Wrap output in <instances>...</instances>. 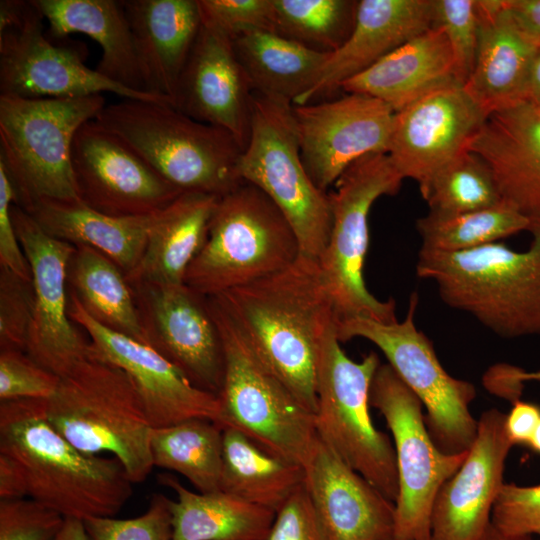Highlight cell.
Wrapping results in <instances>:
<instances>
[{
    "instance_id": "obj_26",
    "label": "cell",
    "mask_w": 540,
    "mask_h": 540,
    "mask_svg": "<svg viewBox=\"0 0 540 540\" xmlns=\"http://www.w3.org/2000/svg\"><path fill=\"white\" fill-rule=\"evenodd\" d=\"M476 5L478 48L463 87L487 117L524 101L538 45L518 26L504 0H476Z\"/></svg>"
},
{
    "instance_id": "obj_24",
    "label": "cell",
    "mask_w": 540,
    "mask_h": 540,
    "mask_svg": "<svg viewBox=\"0 0 540 540\" xmlns=\"http://www.w3.org/2000/svg\"><path fill=\"white\" fill-rule=\"evenodd\" d=\"M432 0H360L347 40L325 63L315 84L293 105L331 96L409 40L433 27Z\"/></svg>"
},
{
    "instance_id": "obj_23",
    "label": "cell",
    "mask_w": 540,
    "mask_h": 540,
    "mask_svg": "<svg viewBox=\"0 0 540 540\" xmlns=\"http://www.w3.org/2000/svg\"><path fill=\"white\" fill-rule=\"evenodd\" d=\"M303 469L304 487L328 540L395 538V503L319 437Z\"/></svg>"
},
{
    "instance_id": "obj_17",
    "label": "cell",
    "mask_w": 540,
    "mask_h": 540,
    "mask_svg": "<svg viewBox=\"0 0 540 540\" xmlns=\"http://www.w3.org/2000/svg\"><path fill=\"white\" fill-rule=\"evenodd\" d=\"M71 159L82 203L107 215L152 214L183 193L95 119L77 131Z\"/></svg>"
},
{
    "instance_id": "obj_14",
    "label": "cell",
    "mask_w": 540,
    "mask_h": 540,
    "mask_svg": "<svg viewBox=\"0 0 540 540\" xmlns=\"http://www.w3.org/2000/svg\"><path fill=\"white\" fill-rule=\"evenodd\" d=\"M370 405L392 434L399 494L395 538L430 540V518L441 486L462 465L466 453L448 455L432 440L422 403L388 363H381L370 388Z\"/></svg>"
},
{
    "instance_id": "obj_2",
    "label": "cell",
    "mask_w": 540,
    "mask_h": 540,
    "mask_svg": "<svg viewBox=\"0 0 540 540\" xmlns=\"http://www.w3.org/2000/svg\"><path fill=\"white\" fill-rule=\"evenodd\" d=\"M0 453L20 466L28 497L64 518L113 517L133 493L115 457L85 454L54 428L45 399L1 401Z\"/></svg>"
},
{
    "instance_id": "obj_55",
    "label": "cell",
    "mask_w": 540,
    "mask_h": 540,
    "mask_svg": "<svg viewBox=\"0 0 540 540\" xmlns=\"http://www.w3.org/2000/svg\"><path fill=\"white\" fill-rule=\"evenodd\" d=\"M481 540H540L533 536H511L498 531L492 523Z\"/></svg>"
},
{
    "instance_id": "obj_28",
    "label": "cell",
    "mask_w": 540,
    "mask_h": 540,
    "mask_svg": "<svg viewBox=\"0 0 540 540\" xmlns=\"http://www.w3.org/2000/svg\"><path fill=\"white\" fill-rule=\"evenodd\" d=\"M453 85L461 84L449 43L443 30L433 26L346 81L341 90L372 96L398 112Z\"/></svg>"
},
{
    "instance_id": "obj_42",
    "label": "cell",
    "mask_w": 540,
    "mask_h": 540,
    "mask_svg": "<svg viewBox=\"0 0 540 540\" xmlns=\"http://www.w3.org/2000/svg\"><path fill=\"white\" fill-rule=\"evenodd\" d=\"M1 268V267H0ZM34 310L32 280L0 269V347L25 351Z\"/></svg>"
},
{
    "instance_id": "obj_32",
    "label": "cell",
    "mask_w": 540,
    "mask_h": 540,
    "mask_svg": "<svg viewBox=\"0 0 540 540\" xmlns=\"http://www.w3.org/2000/svg\"><path fill=\"white\" fill-rule=\"evenodd\" d=\"M159 481L172 489L171 540H264L275 512L218 490L194 492L169 474Z\"/></svg>"
},
{
    "instance_id": "obj_44",
    "label": "cell",
    "mask_w": 540,
    "mask_h": 540,
    "mask_svg": "<svg viewBox=\"0 0 540 540\" xmlns=\"http://www.w3.org/2000/svg\"><path fill=\"white\" fill-rule=\"evenodd\" d=\"M202 23L230 39L250 30L274 29L272 0H198Z\"/></svg>"
},
{
    "instance_id": "obj_1",
    "label": "cell",
    "mask_w": 540,
    "mask_h": 540,
    "mask_svg": "<svg viewBox=\"0 0 540 540\" xmlns=\"http://www.w3.org/2000/svg\"><path fill=\"white\" fill-rule=\"evenodd\" d=\"M262 363L313 414L321 339L336 321L317 260L288 267L210 297Z\"/></svg>"
},
{
    "instance_id": "obj_54",
    "label": "cell",
    "mask_w": 540,
    "mask_h": 540,
    "mask_svg": "<svg viewBox=\"0 0 540 540\" xmlns=\"http://www.w3.org/2000/svg\"><path fill=\"white\" fill-rule=\"evenodd\" d=\"M508 376L513 383L520 386H523V383L528 381H534L540 384V369L537 371H525L519 367L510 365Z\"/></svg>"
},
{
    "instance_id": "obj_29",
    "label": "cell",
    "mask_w": 540,
    "mask_h": 540,
    "mask_svg": "<svg viewBox=\"0 0 540 540\" xmlns=\"http://www.w3.org/2000/svg\"><path fill=\"white\" fill-rule=\"evenodd\" d=\"M56 38L73 33L98 43L102 56L95 70L130 90L147 92L133 35L121 1L33 0ZM149 93V92H148Z\"/></svg>"
},
{
    "instance_id": "obj_52",
    "label": "cell",
    "mask_w": 540,
    "mask_h": 540,
    "mask_svg": "<svg viewBox=\"0 0 540 540\" xmlns=\"http://www.w3.org/2000/svg\"><path fill=\"white\" fill-rule=\"evenodd\" d=\"M523 102L540 108V46L530 66Z\"/></svg>"
},
{
    "instance_id": "obj_6",
    "label": "cell",
    "mask_w": 540,
    "mask_h": 540,
    "mask_svg": "<svg viewBox=\"0 0 540 540\" xmlns=\"http://www.w3.org/2000/svg\"><path fill=\"white\" fill-rule=\"evenodd\" d=\"M106 106L102 94L24 98L0 94V164L29 210L42 200L82 202L72 168L79 128Z\"/></svg>"
},
{
    "instance_id": "obj_37",
    "label": "cell",
    "mask_w": 540,
    "mask_h": 540,
    "mask_svg": "<svg viewBox=\"0 0 540 540\" xmlns=\"http://www.w3.org/2000/svg\"><path fill=\"white\" fill-rule=\"evenodd\" d=\"M532 225L527 217L503 202L457 215L428 212L416 222L422 241L421 248L446 253L467 251L499 242L519 232L529 231Z\"/></svg>"
},
{
    "instance_id": "obj_10",
    "label": "cell",
    "mask_w": 540,
    "mask_h": 540,
    "mask_svg": "<svg viewBox=\"0 0 540 540\" xmlns=\"http://www.w3.org/2000/svg\"><path fill=\"white\" fill-rule=\"evenodd\" d=\"M403 180L387 153H372L352 163L329 193L331 233L318 264L336 322L356 318L384 324L397 321L395 301L373 296L366 287L363 269L370 209L381 196L397 194Z\"/></svg>"
},
{
    "instance_id": "obj_30",
    "label": "cell",
    "mask_w": 540,
    "mask_h": 540,
    "mask_svg": "<svg viewBox=\"0 0 540 540\" xmlns=\"http://www.w3.org/2000/svg\"><path fill=\"white\" fill-rule=\"evenodd\" d=\"M162 210L139 216H112L82 202L42 200L26 212L49 235L74 246L98 250L126 276L140 262L149 231Z\"/></svg>"
},
{
    "instance_id": "obj_46",
    "label": "cell",
    "mask_w": 540,
    "mask_h": 540,
    "mask_svg": "<svg viewBox=\"0 0 540 540\" xmlns=\"http://www.w3.org/2000/svg\"><path fill=\"white\" fill-rule=\"evenodd\" d=\"M64 519L31 498L0 500V540H53Z\"/></svg>"
},
{
    "instance_id": "obj_45",
    "label": "cell",
    "mask_w": 540,
    "mask_h": 540,
    "mask_svg": "<svg viewBox=\"0 0 540 540\" xmlns=\"http://www.w3.org/2000/svg\"><path fill=\"white\" fill-rule=\"evenodd\" d=\"M491 523L506 535L540 539V484L504 483L492 509Z\"/></svg>"
},
{
    "instance_id": "obj_34",
    "label": "cell",
    "mask_w": 540,
    "mask_h": 540,
    "mask_svg": "<svg viewBox=\"0 0 540 540\" xmlns=\"http://www.w3.org/2000/svg\"><path fill=\"white\" fill-rule=\"evenodd\" d=\"M222 429L219 490L276 513L303 485V467L269 453L235 428Z\"/></svg>"
},
{
    "instance_id": "obj_43",
    "label": "cell",
    "mask_w": 540,
    "mask_h": 540,
    "mask_svg": "<svg viewBox=\"0 0 540 540\" xmlns=\"http://www.w3.org/2000/svg\"><path fill=\"white\" fill-rule=\"evenodd\" d=\"M60 380L25 351H0V401L49 399L56 393Z\"/></svg>"
},
{
    "instance_id": "obj_25",
    "label": "cell",
    "mask_w": 540,
    "mask_h": 540,
    "mask_svg": "<svg viewBox=\"0 0 540 540\" xmlns=\"http://www.w3.org/2000/svg\"><path fill=\"white\" fill-rule=\"evenodd\" d=\"M466 149L489 166L502 202L540 224V108L521 102L491 113Z\"/></svg>"
},
{
    "instance_id": "obj_27",
    "label": "cell",
    "mask_w": 540,
    "mask_h": 540,
    "mask_svg": "<svg viewBox=\"0 0 540 540\" xmlns=\"http://www.w3.org/2000/svg\"><path fill=\"white\" fill-rule=\"evenodd\" d=\"M146 91L171 100L202 26L198 0H124Z\"/></svg>"
},
{
    "instance_id": "obj_50",
    "label": "cell",
    "mask_w": 540,
    "mask_h": 540,
    "mask_svg": "<svg viewBox=\"0 0 540 540\" xmlns=\"http://www.w3.org/2000/svg\"><path fill=\"white\" fill-rule=\"evenodd\" d=\"M523 32L540 46V0H504Z\"/></svg>"
},
{
    "instance_id": "obj_13",
    "label": "cell",
    "mask_w": 540,
    "mask_h": 540,
    "mask_svg": "<svg viewBox=\"0 0 540 540\" xmlns=\"http://www.w3.org/2000/svg\"><path fill=\"white\" fill-rule=\"evenodd\" d=\"M43 20L33 0L0 2V94L77 98L108 92L172 105L167 97L130 90L89 68L77 48L45 36Z\"/></svg>"
},
{
    "instance_id": "obj_4",
    "label": "cell",
    "mask_w": 540,
    "mask_h": 540,
    "mask_svg": "<svg viewBox=\"0 0 540 540\" xmlns=\"http://www.w3.org/2000/svg\"><path fill=\"white\" fill-rule=\"evenodd\" d=\"M95 120L182 192L221 197L244 182L237 140L171 104L122 99L106 105Z\"/></svg>"
},
{
    "instance_id": "obj_15",
    "label": "cell",
    "mask_w": 540,
    "mask_h": 540,
    "mask_svg": "<svg viewBox=\"0 0 540 540\" xmlns=\"http://www.w3.org/2000/svg\"><path fill=\"white\" fill-rule=\"evenodd\" d=\"M12 218L29 263L34 310L25 352L39 365L59 376L68 375L90 353L69 317L68 266L75 246L47 232L14 203Z\"/></svg>"
},
{
    "instance_id": "obj_11",
    "label": "cell",
    "mask_w": 540,
    "mask_h": 540,
    "mask_svg": "<svg viewBox=\"0 0 540 540\" xmlns=\"http://www.w3.org/2000/svg\"><path fill=\"white\" fill-rule=\"evenodd\" d=\"M292 105L253 92L250 137L238 172L280 209L297 236L301 255L318 261L331 233L330 198L302 163Z\"/></svg>"
},
{
    "instance_id": "obj_3",
    "label": "cell",
    "mask_w": 540,
    "mask_h": 540,
    "mask_svg": "<svg viewBox=\"0 0 540 540\" xmlns=\"http://www.w3.org/2000/svg\"><path fill=\"white\" fill-rule=\"evenodd\" d=\"M528 249L501 242L461 252L420 248L419 278L432 281L445 304L503 338L540 335V224Z\"/></svg>"
},
{
    "instance_id": "obj_53",
    "label": "cell",
    "mask_w": 540,
    "mask_h": 540,
    "mask_svg": "<svg viewBox=\"0 0 540 540\" xmlns=\"http://www.w3.org/2000/svg\"><path fill=\"white\" fill-rule=\"evenodd\" d=\"M53 540H88L83 520L66 517Z\"/></svg>"
},
{
    "instance_id": "obj_51",
    "label": "cell",
    "mask_w": 540,
    "mask_h": 540,
    "mask_svg": "<svg viewBox=\"0 0 540 540\" xmlns=\"http://www.w3.org/2000/svg\"><path fill=\"white\" fill-rule=\"evenodd\" d=\"M28 496L27 484L18 463L0 453V500L22 499Z\"/></svg>"
},
{
    "instance_id": "obj_8",
    "label": "cell",
    "mask_w": 540,
    "mask_h": 540,
    "mask_svg": "<svg viewBox=\"0 0 540 540\" xmlns=\"http://www.w3.org/2000/svg\"><path fill=\"white\" fill-rule=\"evenodd\" d=\"M207 302L224 354L217 424L304 467L318 440L314 414L262 363L215 300L208 297Z\"/></svg>"
},
{
    "instance_id": "obj_38",
    "label": "cell",
    "mask_w": 540,
    "mask_h": 540,
    "mask_svg": "<svg viewBox=\"0 0 540 540\" xmlns=\"http://www.w3.org/2000/svg\"><path fill=\"white\" fill-rule=\"evenodd\" d=\"M275 32L320 52L332 53L349 37L358 1L272 0Z\"/></svg>"
},
{
    "instance_id": "obj_18",
    "label": "cell",
    "mask_w": 540,
    "mask_h": 540,
    "mask_svg": "<svg viewBox=\"0 0 540 540\" xmlns=\"http://www.w3.org/2000/svg\"><path fill=\"white\" fill-rule=\"evenodd\" d=\"M148 343L198 388L218 395L224 354L207 298L186 284H130Z\"/></svg>"
},
{
    "instance_id": "obj_41",
    "label": "cell",
    "mask_w": 540,
    "mask_h": 540,
    "mask_svg": "<svg viewBox=\"0 0 540 540\" xmlns=\"http://www.w3.org/2000/svg\"><path fill=\"white\" fill-rule=\"evenodd\" d=\"M170 500L153 494L146 511L133 518L88 517L83 520L88 540H171Z\"/></svg>"
},
{
    "instance_id": "obj_47",
    "label": "cell",
    "mask_w": 540,
    "mask_h": 540,
    "mask_svg": "<svg viewBox=\"0 0 540 540\" xmlns=\"http://www.w3.org/2000/svg\"><path fill=\"white\" fill-rule=\"evenodd\" d=\"M264 540H328L304 484L275 513Z\"/></svg>"
},
{
    "instance_id": "obj_21",
    "label": "cell",
    "mask_w": 540,
    "mask_h": 540,
    "mask_svg": "<svg viewBox=\"0 0 540 540\" xmlns=\"http://www.w3.org/2000/svg\"><path fill=\"white\" fill-rule=\"evenodd\" d=\"M506 414L492 408L479 420L477 435L457 470L439 489L430 518V540H481L491 524L504 484L505 462L513 443Z\"/></svg>"
},
{
    "instance_id": "obj_22",
    "label": "cell",
    "mask_w": 540,
    "mask_h": 540,
    "mask_svg": "<svg viewBox=\"0 0 540 540\" xmlns=\"http://www.w3.org/2000/svg\"><path fill=\"white\" fill-rule=\"evenodd\" d=\"M253 89L232 39L202 23L179 78L173 106L229 132L244 150L251 130Z\"/></svg>"
},
{
    "instance_id": "obj_33",
    "label": "cell",
    "mask_w": 540,
    "mask_h": 540,
    "mask_svg": "<svg viewBox=\"0 0 540 540\" xmlns=\"http://www.w3.org/2000/svg\"><path fill=\"white\" fill-rule=\"evenodd\" d=\"M232 44L253 92L292 104L315 84L331 54L268 30L244 32Z\"/></svg>"
},
{
    "instance_id": "obj_31",
    "label": "cell",
    "mask_w": 540,
    "mask_h": 540,
    "mask_svg": "<svg viewBox=\"0 0 540 540\" xmlns=\"http://www.w3.org/2000/svg\"><path fill=\"white\" fill-rule=\"evenodd\" d=\"M220 197L183 192L151 227L143 256L126 275L129 284H184L187 269L202 248Z\"/></svg>"
},
{
    "instance_id": "obj_5",
    "label": "cell",
    "mask_w": 540,
    "mask_h": 540,
    "mask_svg": "<svg viewBox=\"0 0 540 540\" xmlns=\"http://www.w3.org/2000/svg\"><path fill=\"white\" fill-rule=\"evenodd\" d=\"M54 428L88 455L112 454L132 483L146 480L154 465L150 438L154 428L129 376L90 355L61 378L45 399Z\"/></svg>"
},
{
    "instance_id": "obj_16",
    "label": "cell",
    "mask_w": 540,
    "mask_h": 540,
    "mask_svg": "<svg viewBox=\"0 0 540 540\" xmlns=\"http://www.w3.org/2000/svg\"><path fill=\"white\" fill-rule=\"evenodd\" d=\"M302 163L322 191L334 185L356 160L388 153L395 111L361 93L292 105Z\"/></svg>"
},
{
    "instance_id": "obj_19",
    "label": "cell",
    "mask_w": 540,
    "mask_h": 540,
    "mask_svg": "<svg viewBox=\"0 0 540 540\" xmlns=\"http://www.w3.org/2000/svg\"><path fill=\"white\" fill-rule=\"evenodd\" d=\"M68 312L90 338V355L121 368L129 376L153 427L191 418L218 422L217 395L195 386L156 349L94 320L71 291Z\"/></svg>"
},
{
    "instance_id": "obj_9",
    "label": "cell",
    "mask_w": 540,
    "mask_h": 540,
    "mask_svg": "<svg viewBox=\"0 0 540 540\" xmlns=\"http://www.w3.org/2000/svg\"><path fill=\"white\" fill-rule=\"evenodd\" d=\"M380 359L375 352L349 358L336 334V321L320 344L314 413L317 435L348 466L395 503L399 494L393 442L370 416V388Z\"/></svg>"
},
{
    "instance_id": "obj_56",
    "label": "cell",
    "mask_w": 540,
    "mask_h": 540,
    "mask_svg": "<svg viewBox=\"0 0 540 540\" xmlns=\"http://www.w3.org/2000/svg\"><path fill=\"white\" fill-rule=\"evenodd\" d=\"M534 452L540 454V420L527 444Z\"/></svg>"
},
{
    "instance_id": "obj_20",
    "label": "cell",
    "mask_w": 540,
    "mask_h": 540,
    "mask_svg": "<svg viewBox=\"0 0 540 540\" xmlns=\"http://www.w3.org/2000/svg\"><path fill=\"white\" fill-rule=\"evenodd\" d=\"M486 115L463 86L434 91L395 112L388 155L420 193L479 131Z\"/></svg>"
},
{
    "instance_id": "obj_36",
    "label": "cell",
    "mask_w": 540,
    "mask_h": 540,
    "mask_svg": "<svg viewBox=\"0 0 540 540\" xmlns=\"http://www.w3.org/2000/svg\"><path fill=\"white\" fill-rule=\"evenodd\" d=\"M154 467L177 472L201 493L219 490L223 429L204 418L154 427L150 438Z\"/></svg>"
},
{
    "instance_id": "obj_39",
    "label": "cell",
    "mask_w": 540,
    "mask_h": 540,
    "mask_svg": "<svg viewBox=\"0 0 540 540\" xmlns=\"http://www.w3.org/2000/svg\"><path fill=\"white\" fill-rule=\"evenodd\" d=\"M421 196L430 213L445 216L502 203L491 169L481 157L467 149L434 175Z\"/></svg>"
},
{
    "instance_id": "obj_48",
    "label": "cell",
    "mask_w": 540,
    "mask_h": 540,
    "mask_svg": "<svg viewBox=\"0 0 540 540\" xmlns=\"http://www.w3.org/2000/svg\"><path fill=\"white\" fill-rule=\"evenodd\" d=\"M16 192L0 164V267L25 279L32 280L29 263L22 250L12 218Z\"/></svg>"
},
{
    "instance_id": "obj_35",
    "label": "cell",
    "mask_w": 540,
    "mask_h": 540,
    "mask_svg": "<svg viewBox=\"0 0 540 540\" xmlns=\"http://www.w3.org/2000/svg\"><path fill=\"white\" fill-rule=\"evenodd\" d=\"M70 291L103 326L149 345L135 295L124 272L98 250L75 246L68 266Z\"/></svg>"
},
{
    "instance_id": "obj_49",
    "label": "cell",
    "mask_w": 540,
    "mask_h": 540,
    "mask_svg": "<svg viewBox=\"0 0 540 540\" xmlns=\"http://www.w3.org/2000/svg\"><path fill=\"white\" fill-rule=\"evenodd\" d=\"M512 404L505 420L507 435L513 445H527L540 420V407L520 399Z\"/></svg>"
},
{
    "instance_id": "obj_12",
    "label": "cell",
    "mask_w": 540,
    "mask_h": 540,
    "mask_svg": "<svg viewBox=\"0 0 540 540\" xmlns=\"http://www.w3.org/2000/svg\"><path fill=\"white\" fill-rule=\"evenodd\" d=\"M417 305L415 292L402 321L344 320L336 322V334L341 343L359 337L377 346L425 407L426 426L436 446L448 455L463 454L477 435L478 420L470 412L476 389L443 368L432 342L416 326Z\"/></svg>"
},
{
    "instance_id": "obj_57",
    "label": "cell",
    "mask_w": 540,
    "mask_h": 540,
    "mask_svg": "<svg viewBox=\"0 0 540 540\" xmlns=\"http://www.w3.org/2000/svg\"><path fill=\"white\" fill-rule=\"evenodd\" d=\"M393 540H407V539L394 538Z\"/></svg>"
},
{
    "instance_id": "obj_7",
    "label": "cell",
    "mask_w": 540,
    "mask_h": 540,
    "mask_svg": "<svg viewBox=\"0 0 540 540\" xmlns=\"http://www.w3.org/2000/svg\"><path fill=\"white\" fill-rule=\"evenodd\" d=\"M297 236L274 202L242 182L221 196L184 284L212 297L274 274L300 256Z\"/></svg>"
},
{
    "instance_id": "obj_40",
    "label": "cell",
    "mask_w": 540,
    "mask_h": 540,
    "mask_svg": "<svg viewBox=\"0 0 540 540\" xmlns=\"http://www.w3.org/2000/svg\"><path fill=\"white\" fill-rule=\"evenodd\" d=\"M432 8L433 26L443 30L456 78L464 86L473 70L479 41L476 0H432Z\"/></svg>"
}]
</instances>
